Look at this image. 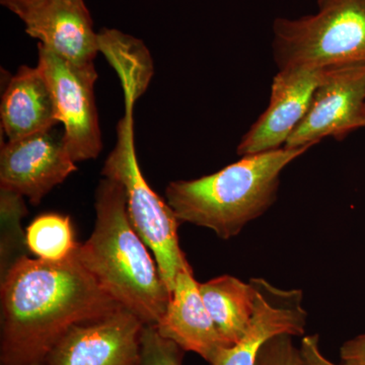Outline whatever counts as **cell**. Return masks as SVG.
Segmentation results:
<instances>
[{"instance_id": "1", "label": "cell", "mask_w": 365, "mask_h": 365, "mask_svg": "<svg viewBox=\"0 0 365 365\" xmlns=\"http://www.w3.org/2000/svg\"><path fill=\"white\" fill-rule=\"evenodd\" d=\"M0 297L1 365L45 362L72 327L122 307L83 265L78 249L58 262L21 257L1 276Z\"/></svg>"}, {"instance_id": "2", "label": "cell", "mask_w": 365, "mask_h": 365, "mask_svg": "<svg viewBox=\"0 0 365 365\" xmlns=\"http://www.w3.org/2000/svg\"><path fill=\"white\" fill-rule=\"evenodd\" d=\"M96 222L79 260L100 287L145 325H157L172 294L130 222L123 185L104 178L96 191Z\"/></svg>"}, {"instance_id": "3", "label": "cell", "mask_w": 365, "mask_h": 365, "mask_svg": "<svg viewBox=\"0 0 365 365\" xmlns=\"http://www.w3.org/2000/svg\"><path fill=\"white\" fill-rule=\"evenodd\" d=\"M311 148L283 146L242 157L209 176L170 182L165 188L167 202L180 222L232 239L275 203L283 170Z\"/></svg>"}, {"instance_id": "4", "label": "cell", "mask_w": 365, "mask_h": 365, "mask_svg": "<svg viewBox=\"0 0 365 365\" xmlns=\"http://www.w3.org/2000/svg\"><path fill=\"white\" fill-rule=\"evenodd\" d=\"M278 71L365 63V0H318V11L273 21Z\"/></svg>"}, {"instance_id": "5", "label": "cell", "mask_w": 365, "mask_h": 365, "mask_svg": "<svg viewBox=\"0 0 365 365\" xmlns=\"http://www.w3.org/2000/svg\"><path fill=\"white\" fill-rule=\"evenodd\" d=\"M134 102L125 98V115L117 126V143L102 169L104 178L123 185L129 218L144 244L153 252L163 282L172 294L180 271L187 265L180 247L178 220L168 202L144 179L134 143Z\"/></svg>"}, {"instance_id": "6", "label": "cell", "mask_w": 365, "mask_h": 365, "mask_svg": "<svg viewBox=\"0 0 365 365\" xmlns=\"http://www.w3.org/2000/svg\"><path fill=\"white\" fill-rule=\"evenodd\" d=\"M37 67L51 88L72 160L78 163L98 158L103 141L96 106L95 63L76 66L39 44Z\"/></svg>"}, {"instance_id": "7", "label": "cell", "mask_w": 365, "mask_h": 365, "mask_svg": "<svg viewBox=\"0 0 365 365\" xmlns=\"http://www.w3.org/2000/svg\"><path fill=\"white\" fill-rule=\"evenodd\" d=\"M365 127V63L324 69L309 109L285 148L314 146L326 137L343 139Z\"/></svg>"}, {"instance_id": "8", "label": "cell", "mask_w": 365, "mask_h": 365, "mask_svg": "<svg viewBox=\"0 0 365 365\" xmlns=\"http://www.w3.org/2000/svg\"><path fill=\"white\" fill-rule=\"evenodd\" d=\"M145 324L120 307L103 318L72 327L56 343L46 365H139Z\"/></svg>"}, {"instance_id": "9", "label": "cell", "mask_w": 365, "mask_h": 365, "mask_svg": "<svg viewBox=\"0 0 365 365\" xmlns=\"http://www.w3.org/2000/svg\"><path fill=\"white\" fill-rule=\"evenodd\" d=\"M78 170L63 139L51 130L9 140L0 153V189L26 197L33 205Z\"/></svg>"}, {"instance_id": "10", "label": "cell", "mask_w": 365, "mask_h": 365, "mask_svg": "<svg viewBox=\"0 0 365 365\" xmlns=\"http://www.w3.org/2000/svg\"><path fill=\"white\" fill-rule=\"evenodd\" d=\"M325 68L294 67L274 76L267 109L242 136L241 157L279 150L304 117Z\"/></svg>"}, {"instance_id": "11", "label": "cell", "mask_w": 365, "mask_h": 365, "mask_svg": "<svg viewBox=\"0 0 365 365\" xmlns=\"http://www.w3.org/2000/svg\"><path fill=\"white\" fill-rule=\"evenodd\" d=\"M256 306L251 323L240 340L223 348L210 365H255L261 348L276 336H302L307 313L302 307V292L281 289L263 278H252Z\"/></svg>"}, {"instance_id": "12", "label": "cell", "mask_w": 365, "mask_h": 365, "mask_svg": "<svg viewBox=\"0 0 365 365\" xmlns=\"http://www.w3.org/2000/svg\"><path fill=\"white\" fill-rule=\"evenodd\" d=\"M21 21L28 35L72 64L93 63L100 52L98 33L83 0H48Z\"/></svg>"}, {"instance_id": "13", "label": "cell", "mask_w": 365, "mask_h": 365, "mask_svg": "<svg viewBox=\"0 0 365 365\" xmlns=\"http://www.w3.org/2000/svg\"><path fill=\"white\" fill-rule=\"evenodd\" d=\"M155 327L163 337L209 364L227 348L206 309L190 264L178 274L169 306Z\"/></svg>"}, {"instance_id": "14", "label": "cell", "mask_w": 365, "mask_h": 365, "mask_svg": "<svg viewBox=\"0 0 365 365\" xmlns=\"http://www.w3.org/2000/svg\"><path fill=\"white\" fill-rule=\"evenodd\" d=\"M9 140L51 130L59 123L51 88L38 67L21 66L9 81L0 107Z\"/></svg>"}, {"instance_id": "15", "label": "cell", "mask_w": 365, "mask_h": 365, "mask_svg": "<svg viewBox=\"0 0 365 365\" xmlns=\"http://www.w3.org/2000/svg\"><path fill=\"white\" fill-rule=\"evenodd\" d=\"M199 290L220 338L230 347L240 340L253 318L256 306L253 284L235 276L222 275L199 283Z\"/></svg>"}, {"instance_id": "16", "label": "cell", "mask_w": 365, "mask_h": 365, "mask_svg": "<svg viewBox=\"0 0 365 365\" xmlns=\"http://www.w3.org/2000/svg\"><path fill=\"white\" fill-rule=\"evenodd\" d=\"M100 52L115 67L124 88L125 98L135 101L148 88L153 76L150 52L140 40L118 30L98 33Z\"/></svg>"}, {"instance_id": "17", "label": "cell", "mask_w": 365, "mask_h": 365, "mask_svg": "<svg viewBox=\"0 0 365 365\" xmlns=\"http://www.w3.org/2000/svg\"><path fill=\"white\" fill-rule=\"evenodd\" d=\"M26 249L40 260H66L78 249L68 216L47 213L38 216L26 230Z\"/></svg>"}, {"instance_id": "18", "label": "cell", "mask_w": 365, "mask_h": 365, "mask_svg": "<svg viewBox=\"0 0 365 365\" xmlns=\"http://www.w3.org/2000/svg\"><path fill=\"white\" fill-rule=\"evenodd\" d=\"M1 210V276L7 272L14 262L21 257L26 248V235L21 232V218L26 215L24 197L7 190L0 189Z\"/></svg>"}, {"instance_id": "19", "label": "cell", "mask_w": 365, "mask_h": 365, "mask_svg": "<svg viewBox=\"0 0 365 365\" xmlns=\"http://www.w3.org/2000/svg\"><path fill=\"white\" fill-rule=\"evenodd\" d=\"M184 350L158 332L155 325H145L141 336L139 365H182Z\"/></svg>"}, {"instance_id": "20", "label": "cell", "mask_w": 365, "mask_h": 365, "mask_svg": "<svg viewBox=\"0 0 365 365\" xmlns=\"http://www.w3.org/2000/svg\"><path fill=\"white\" fill-rule=\"evenodd\" d=\"M255 365H302V355L292 342V336L284 334L265 343Z\"/></svg>"}, {"instance_id": "21", "label": "cell", "mask_w": 365, "mask_h": 365, "mask_svg": "<svg viewBox=\"0 0 365 365\" xmlns=\"http://www.w3.org/2000/svg\"><path fill=\"white\" fill-rule=\"evenodd\" d=\"M299 350L302 365H337L326 359L322 353L318 334L302 338Z\"/></svg>"}, {"instance_id": "22", "label": "cell", "mask_w": 365, "mask_h": 365, "mask_svg": "<svg viewBox=\"0 0 365 365\" xmlns=\"http://www.w3.org/2000/svg\"><path fill=\"white\" fill-rule=\"evenodd\" d=\"M342 365H365V334L346 341L340 349Z\"/></svg>"}, {"instance_id": "23", "label": "cell", "mask_w": 365, "mask_h": 365, "mask_svg": "<svg viewBox=\"0 0 365 365\" xmlns=\"http://www.w3.org/2000/svg\"><path fill=\"white\" fill-rule=\"evenodd\" d=\"M47 1L48 0H0L2 6L13 11L21 20Z\"/></svg>"}, {"instance_id": "24", "label": "cell", "mask_w": 365, "mask_h": 365, "mask_svg": "<svg viewBox=\"0 0 365 365\" xmlns=\"http://www.w3.org/2000/svg\"><path fill=\"white\" fill-rule=\"evenodd\" d=\"M23 365H46L45 362H33V364H23Z\"/></svg>"}]
</instances>
